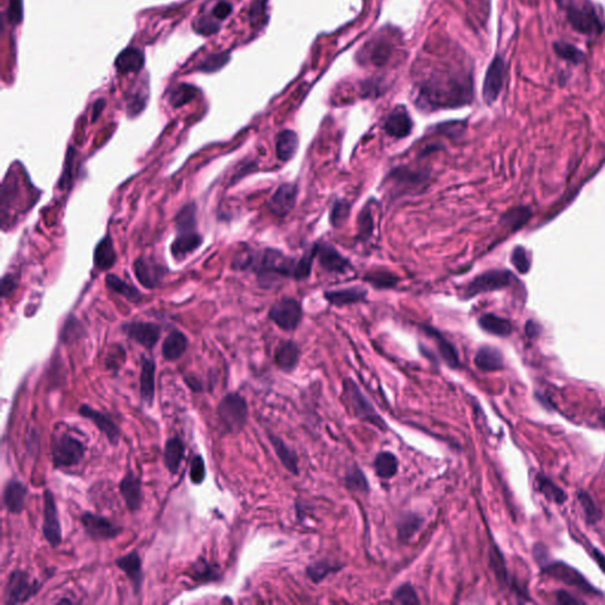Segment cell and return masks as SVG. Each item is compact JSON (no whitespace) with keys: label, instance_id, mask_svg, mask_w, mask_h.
I'll return each mask as SVG.
<instances>
[{"label":"cell","instance_id":"cell-59","mask_svg":"<svg viewBox=\"0 0 605 605\" xmlns=\"http://www.w3.org/2000/svg\"><path fill=\"white\" fill-rule=\"evenodd\" d=\"M557 599L561 604H580V603H583L578 598L573 597L571 594L565 592V591H559L558 592Z\"/></svg>","mask_w":605,"mask_h":605},{"label":"cell","instance_id":"cell-54","mask_svg":"<svg viewBox=\"0 0 605 605\" xmlns=\"http://www.w3.org/2000/svg\"><path fill=\"white\" fill-rule=\"evenodd\" d=\"M368 50H369V59L371 62H374V64L385 63L388 59L389 54H390V48L385 42L373 41L371 48L368 49Z\"/></svg>","mask_w":605,"mask_h":605},{"label":"cell","instance_id":"cell-60","mask_svg":"<svg viewBox=\"0 0 605 605\" xmlns=\"http://www.w3.org/2000/svg\"><path fill=\"white\" fill-rule=\"evenodd\" d=\"M592 556H594V559L597 563L598 566L601 568V571L605 573V556L601 554V551L598 550V549H594L592 550Z\"/></svg>","mask_w":605,"mask_h":605},{"label":"cell","instance_id":"cell-10","mask_svg":"<svg viewBox=\"0 0 605 605\" xmlns=\"http://www.w3.org/2000/svg\"><path fill=\"white\" fill-rule=\"evenodd\" d=\"M512 279H513V275L510 271L489 270L477 275L472 282H468L463 290L462 297L465 299H472L478 294L501 290L504 287H510Z\"/></svg>","mask_w":605,"mask_h":605},{"label":"cell","instance_id":"cell-44","mask_svg":"<svg viewBox=\"0 0 605 605\" xmlns=\"http://www.w3.org/2000/svg\"><path fill=\"white\" fill-rule=\"evenodd\" d=\"M366 282L378 289H392L400 282V278L389 271H371L364 277Z\"/></svg>","mask_w":605,"mask_h":605},{"label":"cell","instance_id":"cell-15","mask_svg":"<svg viewBox=\"0 0 605 605\" xmlns=\"http://www.w3.org/2000/svg\"><path fill=\"white\" fill-rule=\"evenodd\" d=\"M504 80H505V63L500 56H495L488 66L487 73L485 76L484 95L485 102L492 104L499 97L500 92L503 89Z\"/></svg>","mask_w":605,"mask_h":605},{"label":"cell","instance_id":"cell-33","mask_svg":"<svg viewBox=\"0 0 605 605\" xmlns=\"http://www.w3.org/2000/svg\"><path fill=\"white\" fill-rule=\"evenodd\" d=\"M299 139L294 130H282L275 141V154L282 162L290 161L298 151Z\"/></svg>","mask_w":605,"mask_h":605},{"label":"cell","instance_id":"cell-38","mask_svg":"<svg viewBox=\"0 0 605 605\" xmlns=\"http://www.w3.org/2000/svg\"><path fill=\"white\" fill-rule=\"evenodd\" d=\"M191 577L192 580L199 584L211 583L220 578V573L218 566L211 564L204 558H200L192 565Z\"/></svg>","mask_w":605,"mask_h":605},{"label":"cell","instance_id":"cell-51","mask_svg":"<svg viewBox=\"0 0 605 605\" xmlns=\"http://www.w3.org/2000/svg\"><path fill=\"white\" fill-rule=\"evenodd\" d=\"M528 217H530L528 208L518 207V208L512 209L510 212L506 213L503 221L505 224L509 225L512 230H517L528 221Z\"/></svg>","mask_w":605,"mask_h":605},{"label":"cell","instance_id":"cell-22","mask_svg":"<svg viewBox=\"0 0 605 605\" xmlns=\"http://www.w3.org/2000/svg\"><path fill=\"white\" fill-rule=\"evenodd\" d=\"M29 488L22 481L11 479L5 485L3 492V503L8 512L12 514L22 513L25 509L26 498Z\"/></svg>","mask_w":605,"mask_h":605},{"label":"cell","instance_id":"cell-8","mask_svg":"<svg viewBox=\"0 0 605 605\" xmlns=\"http://www.w3.org/2000/svg\"><path fill=\"white\" fill-rule=\"evenodd\" d=\"M85 446L77 437L69 434L55 437L52 444V462L58 470L76 466L85 459Z\"/></svg>","mask_w":605,"mask_h":605},{"label":"cell","instance_id":"cell-18","mask_svg":"<svg viewBox=\"0 0 605 605\" xmlns=\"http://www.w3.org/2000/svg\"><path fill=\"white\" fill-rule=\"evenodd\" d=\"M298 187L294 184H282L273 193L268 207L279 218L287 217L294 208L297 202Z\"/></svg>","mask_w":605,"mask_h":605},{"label":"cell","instance_id":"cell-46","mask_svg":"<svg viewBox=\"0 0 605 605\" xmlns=\"http://www.w3.org/2000/svg\"><path fill=\"white\" fill-rule=\"evenodd\" d=\"M351 212V204L344 199L336 200L330 211V223L334 227L339 228L347 224Z\"/></svg>","mask_w":605,"mask_h":605},{"label":"cell","instance_id":"cell-42","mask_svg":"<svg viewBox=\"0 0 605 605\" xmlns=\"http://www.w3.org/2000/svg\"><path fill=\"white\" fill-rule=\"evenodd\" d=\"M422 518L418 514L409 513L406 514L401 518L397 526V532H399V538L402 542H407L414 537L415 533L421 528Z\"/></svg>","mask_w":605,"mask_h":605},{"label":"cell","instance_id":"cell-12","mask_svg":"<svg viewBox=\"0 0 605 605\" xmlns=\"http://www.w3.org/2000/svg\"><path fill=\"white\" fill-rule=\"evenodd\" d=\"M44 498V511H43V535L46 542L52 547H58L62 543L63 535L61 521L58 517V509L56 505L55 495L51 489L46 488L43 493Z\"/></svg>","mask_w":605,"mask_h":605},{"label":"cell","instance_id":"cell-23","mask_svg":"<svg viewBox=\"0 0 605 605\" xmlns=\"http://www.w3.org/2000/svg\"><path fill=\"white\" fill-rule=\"evenodd\" d=\"M155 371L156 366L151 357L142 356L139 375V394L144 406L151 407L155 399Z\"/></svg>","mask_w":605,"mask_h":605},{"label":"cell","instance_id":"cell-4","mask_svg":"<svg viewBox=\"0 0 605 605\" xmlns=\"http://www.w3.org/2000/svg\"><path fill=\"white\" fill-rule=\"evenodd\" d=\"M558 5L565 8L568 22L578 32L591 37L603 32V24L590 0H561Z\"/></svg>","mask_w":605,"mask_h":605},{"label":"cell","instance_id":"cell-62","mask_svg":"<svg viewBox=\"0 0 605 605\" xmlns=\"http://www.w3.org/2000/svg\"><path fill=\"white\" fill-rule=\"evenodd\" d=\"M599 421L605 427V408L601 411V414H599Z\"/></svg>","mask_w":605,"mask_h":605},{"label":"cell","instance_id":"cell-41","mask_svg":"<svg viewBox=\"0 0 605 605\" xmlns=\"http://www.w3.org/2000/svg\"><path fill=\"white\" fill-rule=\"evenodd\" d=\"M106 284V287H109L111 291L121 294V296L127 298L128 301H132V303H137L142 298V294H141L139 290H136L135 287L129 285L128 282H123L122 279L118 278V275H108Z\"/></svg>","mask_w":605,"mask_h":605},{"label":"cell","instance_id":"cell-28","mask_svg":"<svg viewBox=\"0 0 605 605\" xmlns=\"http://www.w3.org/2000/svg\"><path fill=\"white\" fill-rule=\"evenodd\" d=\"M367 290L360 287H348L342 290H332L324 292V297L330 304L336 306H344V305L357 304L361 301H366L367 298Z\"/></svg>","mask_w":605,"mask_h":605},{"label":"cell","instance_id":"cell-57","mask_svg":"<svg viewBox=\"0 0 605 605\" xmlns=\"http://www.w3.org/2000/svg\"><path fill=\"white\" fill-rule=\"evenodd\" d=\"M8 18L13 24L22 22L23 18V0H11L10 8H8Z\"/></svg>","mask_w":605,"mask_h":605},{"label":"cell","instance_id":"cell-29","mask_svg":"<svg viewBox=\"0 0 605 605\" xmlns=\"http://www.w3.org/2000/svg\"><path fill=\"white\" fill-rule=\"evenodd\" d=\"M187 348L186 335L179 330H173L162 343V356L165 360L174 362L182 357Z\"/></svg>","mask_w":605,"mask_h":605},{"label":"cell","instance_id":"cell-27","mask_svg":"<svg viewBox=\"0 0 605 605\" xmlns=\"http://www.w3.org/2000/svg\"><path fill=\"white\" fill-rule=\"evenodd\" d=\"M185 451L186 448H185L184 441L181 440L180 437H169L168 440L166 441L163 463L172 475H176L180 470L181 462L185 458Z\"/></svg>","mask_w":605,"mask_h":605},{"label":"cell","instance_id":"cell-37","mask_svg":"<svg viewBox=\"0 0 605 605\" xmlns=\"http://www.w3.org/2000/svg\"><path fill=\"white\" fill-rule=\"evenodd\" d=\"M375 473L382 479L395 477L399 470V459L392 451H381L374 460Z\"/></svg>","mask_w":605,"mask_h":605},{"label":"cell","instance_id":"cell-26","mask_svg":"<svg viewBox=\"0 0 605 605\" xmlns=\"http://www.w3.org/2000/svg\"><path fill=\"white\" fill-rule=\"evenodd\" d=\"M134 273L144 287L153 289L158 285L163 277V268L154 261L146 258H139L134 263Z\"/></svg>","mask_w":605,"mask_h":605},{"label":"cell","instance_id":"cell-34","mask_svg":"<svg viewBox=\"0 0 605 605\" xmlns=\"http://www.w3.org/2000/svg\"><path fill=\"white\" fill-rule=\"evenodd\" d=\"M116 258L118 256L115 251L114 242L109 235H106V238H103L96 246L95 254H94L95 266L101 271L109 270L116 263Z\"/></svg>","mask_w":605,"mask_h":605},{"label":"cell","instance_id":"cell-56","mask_svg":"<svg viewBox=\"0 0 605 605\" xmlns=\"http://www.w3.org/2000/svg\"><path fill=\"white\" fill-rule=\"evenodd\" d=\"M227 61L228 56L226 55L212 56V57H209V58L202 64L200 69L204 70V71L212 73V71L220 69L221 66H224L225 63L227 62Z\"/></svg>","mask_w":605,"mask_h":605},{"label":"cell","instance_id":"cell-39","mask_svg":"<svg viewBox=\"0 0 605 605\" xmlns=\"http://www.w3.org/2000/svg\"><path fill=\"white\" fill-rule=\"evenodd\" d=\"M342 568H343V565L337 564V563H331V561H316L306 568V575L313 583H320L328 576L338 573L339 570H342Z\"/></svg>","mask_w":605,"mask_h":605},{"label":"cell","instance_id":"cell-49","mask_svg":"<svg viewBox=\"0 0 605 605\" xmlns=\"http://www.w3.org/2000/svg\"><path fill=\"white\" fill-rule=\"evenodd\" d=\"M577 495H578L580 505L583 507L584 513L587 516V523L594 524L601 517V514H599V511H598L594 500L590 495L587 494V492L580 491Z\"/></svg>","mask_w":605,"mask_h":605},{"label":"cell","instance_id":"cell-20","mask_svg":"<svg viewBox=\"0 0 605 605\" xmlns=\"http://www.w3.org/2000/svg\"><path fill=\"white\" fill-rule=\"evenodd\" d=\"M115 564L128 577L132 585L135 594H139L144 584V570H142V559L137 551L134 550L129 554L118 557Z\"/></svg>","mask_w":605,"mask_h":605},{"label":"cell","instance_id":"cell-50","mask_svg":"<svg viewBox=\"0 0 605 605\" xmlns=\"http://www.w3.org/2000/svg\"><path fill=\"white\" fill-rule=\"evenodd\" d=\"M394 601L401 604H420L418 594L411 584H402L393 592Z\"/></svg>","mask_w":605,"mask_h":605},{"label":"cell","instance_id":"cell-30","mask_svg":"<svg viewBox=\"0 0 605 605\" xmlns=\"http://www.w3.org/2000/svg\"><path fill=\"white\" fill-rule=\"evenodd\" d=\"M423 329H425V334L430 335V337L433 338L437 343V350L440 352L441 358L444 360V363L453 369L460 367V358H459V354L454 345L451 344V342L446 339L434 328L425 327Z\"/></svg>","mask_w":605,"mask_h":605},{"label":"cell","instance_id":"cell-31","mask_svg":"<svg viewBox=\"0 0 605 605\" xmlns=\"http://www.w3.org/2000/svg\"><path fill=\"white\" fill-rule=\"evenodd\" d=\"M474 363L480 370L497 371L504 368L503 354L489 345H484L478 350Z\"/></svg>","mask_w":605,"mask_h":605},{"label":"cell","instance_id":"cell-43","mask_svg":"<svg viewBox=\"0 0 605 605\" xmlns=\"http://www.w3.org/2000/svg\"><path fill=\"white\" fill-rule=\"evenodd\" d=\"M345 486L352 492L367 493L369 492V482L363 470L360 467L352 466L345 474Z\"/></svg>","mask_w":605,"mask_h":605},{"label":"cell","instance_id":"cell-32","mask_svg":"<svg viewBox=\"0 0 605 605\" xmlns=\"http://www.w3.org/2000/svg\"><path fill=\"white\" fill-rule=\"evenodd\" d=\"M268 440L271 442L272 447L275 449V454L278 456L279 460L282 463V466L285 467L287 470H290L291 473L294 475L299 474V467H298V456L294 453L292 448L289 447L280 437L273 434L268 435Z\"/></svg>","mask_w":605,"mask_h":605},{"label":"cell","instance_id":"cell-13","mask_svg":"<svg viewBox=\"0 0 605 605\" xmlns=\"http://www.w3.org/2000/svg\"><path fill=\"white\" fill-rule=\"evenodd\" d=\"M81 524L85 533L94 540L115 539L123 532V528L113 523L109 518L92 512L82 514Z\"/></svg>","mask_w":605,"mask_h":605},{"label":"cell","instance_id":"cell-25","mask_svg":"<svg viewBox=\"0 0 605 605\" xmlns=\"http://www.w3.org/2000/svg\"><path fill=\"white\" fill-rule=\"evenodd\" d=\"M301 350L294 341H282L275 351V363L280 370L291 373L297 368Z\"/></svg>","mask_w":605,"mask_h":605},{"label":"cell","instance_id":"cell-55","mask_svg":"<svg viewBox=\"0 0 605 605\" xmlns=\"http://www.w3.org/2000/svg\"><path fill=\"white\" fill-rule=\"evenodd\" d=\"M206 478L205 461L201 455H195L191 462L189 468V479L194 485H200L204 482Z\"/></svg>","mask_w":605,"mask_h":605},{"label":"cell","instance_id":"cell-36","mask_svg":"<svg viewBox=\"0 0 605 605\" xmlns=\"http://www.w3.org/2000/svg\"><path fill=\"white\" fill-rule=\"evenodd\" d=\"M478 323L482 330L494 336L507 337L512 334V324L510 323V320L493 313H485L481 316Z\"/></svg>","mask_w":605,"mask_h":605},{"label":"cell","instance_id":"cell-3","mask_svg":"<svg viewBox=\"0 0 605 605\" xmlns=\"http://www.w3.org/2000/svg\"><path fill=\"white\" fill-rule=\"evenodd\" d=\"M197 208L193 204H188L181 209L176 217L177 235L170 246L173 257L184 259L186 256L194 252L202 244L201 235L197 231Z\"/></svg>","mask_w":605,"mask_h":605},{"label":"cell","instance_id":"cell-5","mask_svg":"<svg viewBox=\"0 0 605 605\" xmlns=\"http://www.w3.org/2000/svg\"><path fill=\"white\" fill-rule=\"evenodd\" d=\"M217 414L227 433H239L249 418L247 401L239 393H228L218 404Z\"/></svg>","mask_w":605,"mask_h":605},{"label":"cell","instance_id":"cell-16","mask_svg":"<svg viewBox=\"0 0 605 605\" xmlns=\"http://www.w3.org/2000/svg\"><path fill=\"white\" fill-rule=\"evenodd\" d=\"M78 414L81 415L82 418H88L89 421H92L97 427V430L106 435V440L111 444L116 446L118 444L121 437V430L113 418H109L102 411H96L89 404H82L81 407L78 408Z\"/></svg>","mask_w":605,"mask_h":605},{"label":"cell","instance_id":"cell-35","mask_svg":"<svg viewBox=\"0 0 605 605\" xmlns=\"http://www.w3.org/2000/svg\"><path fill=\"white\" fill-rule=\"evenodd\" d=\"M144 64V54L139 49L128 48L118 55L115 66L118 73L121 74H129V73H137L142 69Z\"/></svg>","mask_w":605,"mask_h":605},{"label":"cell","instance_id":"cell-40","mask_svg":"<svg viewBox=\"0 0 605 605\" xmlns=\"http://www.w3.org/2000/svg\"><path fill=\"white\" fill-rule=\"evenodd\" d=\"M537 486L540 493L554 503L563 504L566 500V494L558 485L554 484L550 478L545 477L543 474L537 475Z\"/></svg>","mask_w":605,"mask_h":605},{"label":"cell","instance_id":"cell-48","mask_svg":"<svg viewBox=\"0 0 605 605\" xmlns=\"http://www.w3.org/2000/svg\"><path fill=\"white\" fill-rule=\"evenodd\" d=\"M195 95H197V89L193 88L191 85H181L172 92L169 101L172 103L173 106L177 108V106H184L186 103L192 101L194 99Z\"/></svg>","mask_w":605,"mask_h":605},{"label":"cell","instance_id":"cell-6","mask_svg":"<svg viewBox=\"0 0 605 605\" xmlns=\"http://www.w3.org/2000/svg\"><path fill=\"white\" fill-rule=\"evenodd\" d=\"M430 173L422 169H414L407 166H400L389 173L385 184L392 193L397 197L422 192L423 187L430 184Z\"/></svg>","mask_w":605,"mask_h":605},{"label":"cell","instance_id":"cell-1","mask_svg":"<svg viewBox=\"0 0 605 605\" xmlns=\"http://www.w3.org/2000/svg\"><path fill=\"white\" fill-rule=\"evenodd\" d=\"M297 261L273 249L245 250L235 258L233 266L239 270H251L257 275L263 287H271L280 279L294 278Z\"/></svg>","mask_w":605,"mask_h":605},{"label":"cell","instance_id":"cell-14","mask_svg":"<svg viewBox=\"0 0 605 605\" xmlns=\"http://www.w3.org/2000/svg\"><path fill=\"white\" fill-rule=\"evenodd\" d=\"M542 568L547 575L561 580L563 583L568 585L578 587L585 594H598V591L592 587V585L577 571L576 568H571L570 565L565 564L563 561H554L550 564L542 565Z\"/></svg>","mask_w":605,"mask_h":605},{"label":"cell","instance_id":"cell-61","mask_svg":"<svg viewBox=\"0 0 605 605\" xmlns=\"http://www.w3.org/2000/svg\"><path fill=\"white\" fill-rule=\"evenodd\" d=\"M186 382H187V385H189V388H191L192 390H194V392H201V383H200V382L199 381H197L195 378H186Z\"/></svg>","mask_w":605,"mask_h":605},{"label":"cell","instance_id":"cell-17","mask_svg":"<svg viewBox=\"0 0 605 605\" xmlns=\"http://www.w3.org/2000/svg\"><path fill=\"white\" fill-rule=\"evenodd\" d=\"M123 331L130 339L148 350L154 348L161 336V328L148 322H130L123 325Z\"/></svg>","mask_w":605,"mask_h":605},{"label":"cell","instance_id":"cell-7","mask_svg":"<svg viewBox=\"0 0 605 605\" xmlns=\"http://www.w3.org/2000/svg\"><path fill=\"white\" fill-rule=\"evenodd\" d=\"M343 397L349 407L351 408L356 418L371 423L381 430H387L385 420H382L378 411H375V408L367 400V397H364L363 393L361 392L358 385L350 378L344 380L343 383Z\"/></svg>","mask_w":605,"mask_h":605},{"label":"cell","instance_id":"cell-45","mask_svg":"<svg viewBox=\"0 0 605 605\" xmlns=\"http://www.w3.org/2000/svg\"><path fill=\"white\" fill-rule=\"evenodd\" d=\"M317 249H318V244H313V245L308 249L306 252H305L303 256H301L297 261V268H296V275H294V279H297V280H303V279H306L310 277L312 271V264H313V261H315L316 256H317Z\"/></svg>","mask_w":605,"mask_h":605},{"label":"cell","instance_id":"cell-9","mask_svg":"<svg viewBox=\"0 0 605 605\" xmlns=\"http://www.w3.org/2000/svg\"><path fill=\"white\" fill-rule=\"evenodd\" d=\"M42 583L39 580H32L29 573L24 570H15L10 573L8 583L5 587V604H22L29 601L31 598L41 591Z\"/></svg>","mask_w":605,"mask_h":605},{"label":"cell","instance_id":"cell-58","mask_svg":"<svg viewBox=\"0 0 605 605\" xmlns=\"http://www.w3.org/2000/svg\"><path fill=\"white\" fill-rule=\"evenodd\" d=\"M232 12V5L227 1H220V3H218L214 8H213V15L214 17H217L218 19L227 18L228 15H231Z\"/></svg>","mask_w":605,"mask_h":605},{"label":"cell","instance_id":"cell-11","mask_svg":"<svg viewBox=\"0 0 605 605\" xmlns=\"http://www.w3.org/2000/svg\"><path fill=\"white\" fill-rule=\"evenodd\" d=\"M268 317L282 330H296L303 318L301 303L294 298H282L273 304L268 312Z\"/></svg>","mask_w":605,"mask_h":605},{"label":"cell","instance_id":"cell-53","mask_svg":"<svg viewBox=\"0 0 605 605\" xmlns=\"http://www.w3.org/2000/svg\"><path fill=\"white\" fill-rule=\"evenodd\" d=\"M511 261H512L514 268H517L520 273H528V270L531 268V261H530L528 252L521 246H517L514 249L512 256H511Z\"/></svg>","mask_w":605,"mask_h":605},{"label":"cell","instance_id":"cell-52","mask_svg":"<svg viewBox=\"0 0 605 605\" xmlns=\"http://www.w3.org/2000/svg\"><path fill=\"white\" fill-rule=\"evenodd\" d=\"M374 227V219L370 212V206L367 205L361 211L358 216V235L361 238L368 239L373 235Z\"/></svg>","mask_w":605,"mask_h":605},{"label":"cell","instance_id":"cell-19","mask_svg":"<svg viewBox=\"0 0 605 605\" xmlns=\"http://www.w3.org/2000/svg\"><path fill=\"white\" fill-rule=\"evenodd\" d=\"M120 493L125 500V505L130 512H137L141 510L144 504V492H142V482L134 472H128L125 474L121 482L118 485Z\"/></svg>","mask_w":605,"mask_h":605},{"label":"cell","instance_id":"cell-47","mask_svg":"<svg viewBox=\"0 0 605 605\" xmlns=\"http://www.w3.org/2000/svg\"><path fill=\"white\" fill-rule=\"evenodd\" d=\"M554 52L557 54L561 58L568 61V62L573 63V64H580L583 62L584 55L583 51H580V49L573 46V45L558 42L554 43Z\"/></svg>","mask_w":605,"mask_h":605},{"label":"cell","instance_id":"cell-24","mask_svg":"<svg viewBox=\"0 0 605 605\" xmlns=\"http://www.w3.org/2000/svg\"><path fill=\"white\" fill-rule=\"evenodd\" d=\"M383 129L389 136L395 137V139L407 137L413 129V121L408 114L407 109L401 106L395 108L388 115V118H385Z\"/></svg>","mask_w":605,"mask_h":605},{"label":"cell","instance_id":"cell-2","mask_svg":"<svg viewBox=\"0 0 605 605\" xmlns=\"http://www.w3.org/2000/svg\"><path fill=\"white\" fill-rule=\"evenodd\" d=\"M473 99L470 78L454 77L449 81H434L422 88L418 103L427 111L466 106Z\"/></svg>","mask_w":605,"mask_h":605},{"label":"cell","instance_id":"cell-21","mask_svg":"<svg viewBox=\"0 0 605 605\" xmlns=\"http://www.w3.org/2000/svg\"><path fill=\"white\" fill-rule=\"evenodd\" d=\"M316 258L318 259L319 265H320L325 271L330 272V273H337V275H341V273L348 272L349 268H351V265L349 263L348 259L343 257V256H342V254L335 249L334 246L331 245V244H328V242L318 244V249H317V256H316Z\"/></svg>","mask_w":605,"mask_h":605}]
</instances>
